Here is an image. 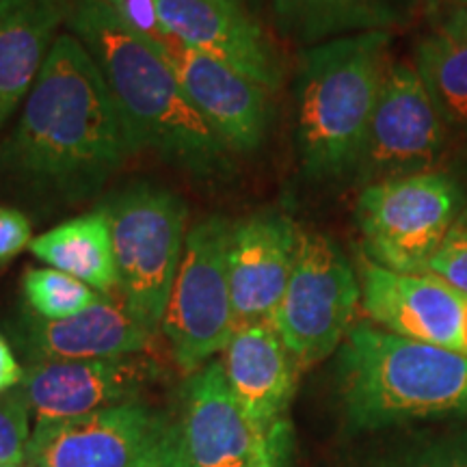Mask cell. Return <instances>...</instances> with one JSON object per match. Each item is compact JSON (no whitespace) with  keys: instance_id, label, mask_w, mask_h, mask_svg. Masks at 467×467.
Wrapping results in <instances>:
<instances>
[{"instance_id":"1","label":"cell","mask_w":467,"mask_h":467,"mask_svg":"<svg viewBox=\"0 0 467 467\" xmlns=\"http://www.w3.org/2000/svg\"><path fill=\"white\" fill-rule=\"evenodd\" d=\"M137 151L96 61L63 31L0 137V197L33 217H61L100 200Z\"/></svg>"},{"instance_id":"2","label":"cell","mask_w":467,"mask_h":467,"mask_svg":"<svg viewBox=\"0 0 467 467\" xmlns=\"http://www.w3.org/2000/svg\"><path fill=\"white\" fill-rule=\"evenodd\" d=\"M66 31L96 61L139 151L203 186L232 178L236 156L192 109L161 42L132 28L107 0H67Z\"/></svg>"},{"instance_id":"3","label":"cell","mask_w":467,"mask_h":467,"mask_svg":"<svg viewBox=\"0 0 467 467\" xmlns=\"http://www.w3.org/2000/svg\"><path fill=\"white\" fill-rule=\"evenodd\" d=\"M337 396L355 431L467 422V355L355 323L337 348Z\"/></svg>"},{"instance_id":"4","label":"cell","mask_w":467,"mask_h":467,"mask_svg":"<svg viewBox=\"0 0 467 467\" xmlns=\"http://www.w3.org/2000/svg\"><path fill=\"white\" fill-rule=\"evenodd\" d=\"M392 33H358L299 50L295 139L301 171L320 184L355 180L389 63Z\"/></svg>"},{"instance_id":"5","label":"cell","mask_w":467,"mask_h":467,"mask_svg":"<svg viewBox=\"0 0 467 467\" xmlns=\"http://www.w3.org/2000/svg\"><path fill=\"white\" fill-rule=\"evenodd\" d=\"M117 296L150 331H159L186 244L189 206L167 186L137 180L109 192Z\"/></svg>"},{"instance_id":"6","label":"cell","mask_w":467,"mask_h":467,"mask_svg":"<svg viewBox=\"0 0 467 467\" xmlns=\"http://www.w3.org/2000/svg\"><path fill=\"white\" fill-rule=\"evenodd\" d=\"M463 208L461 186L443 171L364 186L355 208L361 254L389 271L426 273Z\"/></svg>"},{"instance_id":"7","label":"cell","mask_w":467,"mask_h":467,"mask_svg":"<svg viewBox=\"0 0 467 467\" xmlns=\"http://www.w3.org/2000/svg\"><path fill=\"white\" fill-rule=\"evenodd\" d=\"M230 232L232 221L213 214L192 223L186 234L184 255L161 325L175 364L186 375L223 353L238 327L227 271Z\"/></svg>"},{"instance_id":"8","label":"cell","mask_w":467,"mask_h":467,"mask_svg":"<svg viewBox=\"0 0 467 467\" xmlns=\"http://www.w3.org/2000/svg\"><path fill=\"white\" fill-rule=\"evenodd\" d=\"M361 307L358 268L320 232H301L290 282L271 325L296 364L309 368L334 355Z\"/></svg>"},{"instance_id":"9","label":"cell","mask_w":467,"mask_h":467,"mask_svg":"<svg viewBox=\"0 0 467 467\" xmlns=\"http://www.w3.org/2000/svg\"><path fill=\"white\" fill-rule=\"evenodd\" d=\"M448 132L418 69L392 58L355 182L370 186L437 171L448 150Z\"/></svg>"},{"instance_id":"10","label":"cell","mask_w":467,"mask_h":467,"mask_svg":"<svg viewBox=\"0 0 467 467\" xmlns=\"http://www.w3.org/2000/svg\"><path fill=\"white\" fill-rule=\"evenodd\" d=\"M169 420L143 402L35 426L28 467H141L165 435Z\"/></svg>"},{"instance_id":"11","label":"cell","mask_w":467,"mask_h":467,"mask_svg":"<svg viewBox=\"0 0 467 467\" xmlns=\"http://www.w3.org/2000/svg\"><path fill=\"white\" fill-rule=\"evenodd\" d=\"M361 309L385 331L467 355V295L431 273H396L359 251Z\"/></svg>"},{"instance_id":"12","label":"cell","mask_w":467,"mask_h":467,"mask_svg":"<svg viewBox=\"0 0 467 467\" xmlns=\"http://www.w3.org/2000/svg\"><path fill=\"white\" fill-rule=\"evenodd\" d=\"M167 37L225 63L268 91L284 85L282 52L258 14L230 0H156Z\"/></svg>"},{"instance_id":"13","label":"cell","mask_w":467,"mask_h":467,"mask_svg":"<svg viewBox=\"0 0 467 467\" xmlns=\"http://www.w3.org/2000/svg\"><path fill=\"white\" fill-rule=\"evenodd\" d=\"M162 379V368L145 353L110 359L44 361L25 370L20 392L37 424L85 416L137 402Z\"/></svg>"},{"instance_id":"14","label":"cell","mask_w":467,"mask_h":467,"mask_svg":"<svg viewBox=\"0 0 467 467\" xmlns=\"http://www.w3.org/2000/svg\"><path fill=\"white\" fill-rule=\"evenodd\" d=\"M180 422L191 467H275L271 433L244 411L221 361L189 375Z\"/></svg>"},{"instance_id":"15","label":"cell","mask_w":467,"mask_h":467,"mask_svg":"<svg viewBox=\"0 0 467 467\" xmlns=\"http://www.w3.org/2000/svg\"><path fill=\"white\" fill-rule=\"evenodd\" d=\"M162 48L192 109L225 148L234 156L258 151L271 126V91L173 39H167Z\"/></svg>"},{"instance_id":"16","label":"cell","mask_w":467,"mask_h":467,"mask_svg":"<svg viewBox=\"0 0 467 467\" xmlns=\"http://www.w3.org/2000/svg\"><path fill=\"white\" fill-rule=\"evenodd\" d=\"M299 243L301 230L295 221L275 210L234 221L227 271L238 327L271 323L290 282Z\"/></svg>"},{"instance_id":"17","label":"cell","mask_w":467,"mask_h":467,"mask_svg":"<svg viewBox=\"0 0 467 467\" xmlns=\"http://www.w3.org/2000/svg\"><path fill=\"white\" fill-rule=\"evenodd\" d=\"M151 336L154 331L134 317L119 296H109L58 320L39 318L25 307L14 323L16 344L31 364L126 358L145 353Z\"/></svg>"},{"instance_id":"18","label":"cell","mask_w":467,"mask_h":467,"mask_svg":"<svg viewBox=\"0 0 467 467\" xmlns=\"http://www.w3.org/2000/svg\"><path fill=\"white\" fill-rule=\"evenodd\" d=\"M227 385L266 433L279 424L296 389L301 368L271 323L243 325L223 350Z\"/></svg>"},{"instance_id":"19","label":"cell","mask_w":467,"mask_h":467,"mask_svg":"<svg viewBox=\"0 0 467 467\" xmlns=\"http://www.w3.org/2000/svg\"><path fill=\"white\" fill-rule=\"evenodd\" d=\"M66 17L67 0H0V134L42 74Z\"/></svg>"},{"instance_id":"20","label":"cell","mask_w":467,"mask_h":467,"mask_svg":"<svg viewBox=\"0 0 467 467\" xmlns=\"http://www.w3.org/2000/svg\"><path fill=\"white\" fill-rule=\"evenodd\" d=\"M422 0H271L277 33L299 48L411 25Z\"/></svg>"},{"instance_id":"21","label":"cell","mask_w":467,"mask_h":467,"mask_svg":"<svg viewBox=\"0 0 467 467\" xmlns=\"http://www.w3.org/2000/svg\"><path fill=\"white\" fill-rule=\"evenodd\" d=\"M420 78L448 130L467 137V9L454 5L416 44Z\"/></svg>"},{"instance_id":"22","label":"cell","mask_w":467,"mask_h":467,"mask_svg":"<svg viewBox=\"0 0 467 467\" xmlns=\"http://www.w3.org/2000/svg\"><path fill=\"white\" fill-rule=\"evenodd\" d=\"M31 251L46 266L67 273L107 296L117 292V265L109 217L102 206L61 221L33 238Z\"/></svg>"},{"instance_id":"23","label":"cell","mask_w":467,"mask_h":467,"mask_svg":"<svg viewBox=\"0 0 467 467\" xmlns=\"http://www.w3.org/2000/svg\"><path fill=\"white\" fill-rule=\"evenodd\" d=\"M22 296H25V307L28 312L48 320L74 317V314L109 299L107 295L93 290L80 279L50 266L28 268L22 277Z\"/></svg>"},{"instance_id":"24","label":"cell","mask_w":467,"mask_h":467,"mask_svg":"<svg viewBox=\"0 0 467 467\" xmlns=\"http://www.w3.org/2000/svg\"><path fill=\"white\" fill-rule=\"evenodd\" d=\"M388 467H467V422L413 437Z\"/></svg>"},{"instance_id":"25","label":"cell","mask_w":467,"mask_h":467,"mask_svg":"<svg viewBox=\"0 0 467 467\" xmlns=\"http://www.w3.org/2000/svg\"><path fill=\"white\" fill-rule=\"evenodd\" d=\"M28 409L20 388L0 396V467H17L26 463L28 441Z\"/></svg>"},{"instance_id":"26","label":"cell","mask_w":467,"mask_h":467,"mask_svg":"<svg viewBox=\"0 0 467 467\" xmlns=\"http://www.w3.org/2000/svg\"><path fill=\"white\" fill-rule=\"evenodd\" d=\"M426 273L443 279L452 288L467 295V206L454 221L452 230L448 232L446 241L437 249L433 260L429 262Z\"/></svg>"},{"instance_id":"27","label":"cell","mask_w":467,"mask_h":467,"mask_svg":"<svg viewBox=\"0 0 467 467\" xmlns=\"http://www.w3.org/2000/svg\"><path fill=\"white\" fill-rule=\"evenodd\" d=\"M33 221L25 210L0 203V266L16 260L33 243Z\"/></svg>"},{"instance_id":"28","label":"cell","mask_w":467,"mask_h":467,"mask_svg":"<svg viewBox=\"0 0 467 467\" xmlns=\"http://www.w3.org/2000/svg\"><path fill=\"white\" fill-rule=\"evenodd\" d=\"M107 3L139 33L148 35V37L161 44H165L169 39L159 20L156 0H107Z\"/></svg>"},{"instance_id":"29","label":"cell","mask_w":467,"mask_h":467,"mask_svg":"<svg viewBox=\"0 0 467 467\" xmlns=\"http://www.w3.org/2000/svg\"><path fill=\"white\" fill-rule=\"evenodd\" d=\"M141 467H191L184 452L182 431L180 424H169L154 451L148 454Z\"/></svg>"},{"instance_id":"30","label":"cell","mask_w":467,"mask_h":467,"mask_svg":"<svg viewBox=\"0 0 467 467\" xmlns=\"http://www.w3.org/2000/svg\"><path fill=\"white\" fill-rule=\"evenodd\" d=\"M22 379H25V368L16 359V353L9 347L7 337L0 334V396L20 388Z\"/></svg>"},{"instance_id":"31","label":"cell","mask_w":467,"mask_h":467,"mask_svg":"<svg viewBox=\"0 0 467 467\" xmlns=\"http://www.w3.org/2000/svg\"><path fill=\"white\" fill-rule=\"evenodd\" d=\"M230 3H236V5H241V7H247L254 11V14H258V7H260V0H230Z\"/></svg>"},{"instance_id":"32","label":"cell","mask_w":467,"mask_h":467,"mask_svg":"<svg viewBox=\"0 0 467 467\" xmlns=\"http://www.w3.org/2000/svg\"><path fill=\"white\" fill-rule=\"evenodd\" d=\"M452 5H459V7H465L467 9V0H451Z\"/></svg>"}]
</instances>
